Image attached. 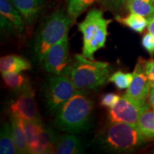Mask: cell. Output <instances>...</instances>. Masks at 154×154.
<instances>
[{
	"label": "cell",
	"mask_w": 154,
	"mask_h": 154,
	"mask_svg": "<svg viewBox=\"0 0 154 154\" xmlns=\"http://www.w3.org/2000/svg\"><path fill=\"white\" fill-rule=\"evenodd\" d=\"M42 65L48 74L70 77L73 61L69 55L68 35L50 48L46 54Z\"/></svg>",
	"instance_id": "8"
},
{
	"label": "cell",
	"mask_w": 154,
	"mask_h": 154,
	"mask_svg": "<svg viewBox=\"0 0 154 154\" xmlns=\"http://www.w3.org/2000/svg\"><path fill=\"white\" fill-rule=\"evenodd\" d=\"M131 0H101V5L103 9L109 11L116 16L124 9H126V5Z\"/></svg>",
	"instance_id": "25"
},
{
	"label": "cell",
	"mask_w": 154,
	"mask_h": 154,
	"mask_svg": "<svg viewBox=\"0 0 154 154\" xmlns=\"http://www.w3.org/2000/svg\"><path fill=\"white\" fill-rule=\"evenodd\" d=\"M0 153L15 154L17 150L13 137L10 121L5 123L2 128L0 135Z\"/></svg>",
	"instance_id": "19"
},
{
	"label": "cell",
	"mask_w": 154,
	"mask_h": 154,
	"mask_svg": "<svg viewBox=\"0 0 154 154\" xmlns=\"http://www.w3.org/2000/svg\"><path fill=\"white\" fill-rule=\"evenodd\" d=\"M111 71L109 63L91 60L77 54L74 56L70 79L76 89L94 91L109 82Z\"/></svg>",
	"instance_id": "4"
},
{
	"label": "cell",
	"mask_w": 154,
	"mask_h": 154,
	"mask_svg": "<svg viewBox=\"0 0 154 154\" xmlns=\"http://www.w3.org/2000/svg\"><path fill=\"white\" fill-rule=\"evenodd\" d=\"M133 79V73H124L121 71L111 75L109 82L113 83L120 90L127 89Z\"/></svg>",
	"instance_id": "24"
},
{
	"label": "cell",
	"mask_w": 154,
	"mask_h": 154,
	"mask_svg": "<svg viewBox=\"0 0 154 154\" xmlns=\"http://www.w3.org/2000/svg\"><path fill=\"white\" fill-rule=\"evenodd\" d=\"M137 128L140 134L147 140H154V109H148L138 119Z\"/></svg>",
	"instance_id": "18"
},
{
	"label": "cell",
	"mask_w": 154,
	"mask_h": 154,
	"mask_svg": "<svg viewBox=\"0 0 154 154\" xmlns=\"http://www.w3.org/2000/svg\"><path fill=\"white\" fill-rule=\"evenodd\" d=\"M151 108L148 100L134 99L124 94L114 106L109 109L107 123L136 124L142 113Z\"/></svg>",
	"instance_id": "7"
},
{
	"label": "cell",
	"mask_w": 154,
	"mask_h": 154,
	"mask_svg": "<svg viewBox=\"0 0 154 154\" xmlns=\"http://www.w3.org/2000/svg\"><path fill=\"white\" fill-rule=\"evenodd\" d=\"M120 96L114 93H107L104 94L102 97L101 101V104L103 106L109 108H112L116 105V103L119 101Z\"/></svg>",
	"instance_id": "26"
},
{
	"label": "cell",
	"mask_w": 154,
	"mask_h": 154,
	"mask_svg": "<svg viewBox=\"0 0 154 154\" xmlns=\"http://www.w3.org/2000/svg\"><path fill=\"white\" fill-rule=\"evenodd\" d=\"M10 124L12 134L16 144L17 153H29V146L26 132L22 126L20 119L11 116Z\"/></svg>",
	"instance_id": "16"
},
{
	"label": "cell",
	"mask_w": 154,
	"mask_h": 154,
	"mask_svg": "<svg viewBox=\"0 0 154 154\" xmlns=\"http://www.w3.org/2000/svg\"><path fill=\"white\" fill-rule=\"evenodd\" d=\"M151 152H152V153H154V149H153V151H152Z\"/></svg>",
	"instance_id": "31"
},
{
	"label": "cell",
	"mask_w": 154,
	"mask_h": 154,
	"mask_svg": "<svg viewBox=\"0 0 154 154\" xmlns=\"http://www.w3.org/2000/svg\"><path fill=\"white\" fill-rule=\"evenodd\" d=\"M148 140L136 124L106 123L97 134L96 143L101 151L111 153H130L141 149Z\"/></svg>",
	"instance_id": "1"
},
{
	"label": "cell",
	"mask_w": 154,
	"mask_h": 154,
	"mask_svg": "<svg viewBox=\"0 0 154 154\" xmlns=\"http://www.w3.org/2000/svg\"><path fill=\"white\" fill-rule=\"evenodd\" d=\"M77 91L69 76L49 74L42 87L44 106L49 113L55 114Z\"/></svg>",
	"instance_id": "6"
},
{
	"label": "cell",
	"mask_w": 154,
	"mask_h": 154,
	"mask_svg": "<svg viewBox=\"0 0 154 154\" xmlns=\"http://www.w3.org/2000/svg\"><path fill=\"white\" fill-rule=\"evenodd\" d=\"M26 23L22 15L9 0H0V27L10 35L21 36Z\"/></svg>",
	"instance_id": "10"
},
{
	"label": "cell",
	"mask_w": 154,
	"mask_h": 154,
	"mask_svg": "<svg viewBox=\"0 0 154 154\" xmlns=\"http://www.w3.org/2000/svg\"><path fill=\"white\" fill-rule=\"evenodd\" d=\"M126 9L130 13L148 18L154 14V4L152 0H131L126 5Z\"/></svg>",
	"instance_id": "22"
},
{
	"label": "cell",
	"mask_w": 154,
	"mask_h": 154,
	"mask_svg": "<svg viewBox=\"0 0 154 154\" xmlns=\"http://www.w3.org/2000/svg\"><path fill=\"white\" fill-rule=\"evenodd\" d=\"M94 107L86 91L78 90L55 113L54 123L61 131L78 134L88 130Z\"/></svg>",
	"instance_id": "2"
},
{
	"label": "cell",
	"mask_w": 154,
	"mask_h": 154,
	"mask_svg": "<svg viewBox=\"0 0 154 154\" xmlns=\"http://www.w3.org/2000/svg\"><path fill=\"white\" fill-rule=\"evenodd\" d=\"M152 2H153V4H154V0H152Z\"/></svg>",
	"instance_id": "32"
},
{
	"label": "cell",
	"mask_w": 154,
	"mask_h": 154,
	"mask_svg": "<svg viewBox=\"0 0 154 154\" xmlns=\"http://www.w3.org/2000/svg\"><path fill=\"white\" fill-rule=\"evenodd\" d=\"M144 62L145 60L142 58H140L136 62L133 72L132 82L125 92V95L137 99H148L151 84L146 73Z\"/></svg>",
	"instance_id": "11"
},
{
	"label": "cell",
	"mask_w": 154,
	"mask_h": 154,
	"mask_svg": "<svg viewBox=\"0 0 154 154\" xmlns=\"http://www.w3.org/2000/svg\"><path fill=\"white\" fill-rule=\"evenodd\" d=\"M112 20L105 18L102 9H90L82 22L78 24V29L83 35L82 54L94 60V54L106 47L108 27Z\"/></svg>",
	"instance_id": "5"
},
{
	"label": "cell",
	"mask_w": 154,
	"mask_h": 154,
	"mask_svg": "<svg viewBox=\"0 0 154 154\" xmlns=\"http://www.w3.org/2000/svg\"><path fill=\"white\" fill-rule=\"evenodd\" d=\"M32 68L29 61L17 55H7L0 59V71L3 73H22Z\"/></svg>",
	"instance_id": "14"
},
{
	"label": "cell",
	"mask_w": 154,
	"mask_h": 154,
	"mask_svg": "<svg viewBox=\"0 0 154 154\" xmlns=\"http://www.w3.org/2000/svg\"><path fill=\"white\" fill-rule=\"evenodd\" d=\"M144 65H145L146 73L149 78L151 87L154 86V59L145 60Z\"/></svg>",
	"instance_id": "28"
},
{
	"label": "cell",
	"mask_w": 154,
	"mask_h": 154,
	"mask_svg": "<svg viewBox=\"0 0 154 154\" xmlns=\"http://www.w3.org/2000/svg\"><path fill=\"white\" fill-rule=\"evenodd\" d=\"M2 76L7 88L15 93L19 94L32 88L28 77L22 73H3Z\"/></svg>",
	"instance_id": "17"
},
{
	"label": "cell",
	"mask_w": 154,
	"mask_h": 154,
	"mask_svg": "<svg viewBox=\"0 0 154 154\" xmlns=\"http://www.w3.org/2000/svg\"><path fill=\"white\" fill-rule=\"evenodd\" d=\"M115 19L120 24L128 26L131 29L138 33H141L147 27L148 19L141 15L130 13L126 17H121L120 15H116Z\"/></svg>",
	"instance_id": "20"
},
{
	"label": "cell",
	"mask_w": 154,
	"mask_h": 154,
	"mask_svg": "<svg viewBox=\"0 0 154 154\" xmlns=\"http://www.w3.org/2000/svg\"><path fill=\"white\" fill-rule=\"evenodd\" d=\"M57 136H56L51 127L44 126L38 141L30 153H54V144Z\"/></svg>",
	"instance_id": "15"
},
{
	"label": "cell",
	"mask_w": 154,
	"mask_h": 154,
	"mask_svg": "<svg viewBox=\"0 0 154 154\" xmlns=\"http://www.w3.org/2000/svg\"><path fill=\"white\" fill-rule=\"evenodd\" d=\"M22 15L26 25L35 22L44 9V0H9Z\"/></svg>",
	"instance_id": "12"
},
{
	"label": "cell",
	"mask_w": 154,
	"mask_h": 154,
	"mask_svg": "<svg viewBox=\"0 0 154 154\" xmlns=\"http://www.w3.org/2000/svg\"><path fill=\"white\" fill-rule=\"evenodd\" d=\"M142 46L151 57L154 54V36L148 32L142 38Z\"/></svg>",
	"instance_id": "27"
},
{
	"label": "cell",
	"mask_w": 154,
	"mask_h": 154,
	"mask_svg": "<svg viewBox=\"0 0 154 154\" xmlns=\"http://www.w3.org/2000/svg\"><path fill=\"white\" fill-rule=\"evenodd\" d=\"M147 100L152 109H154V86L151 87Z\"/></svg>",
	"instance_id": "30"
},
{
	"label": "cell",
	"mask_w": 154,
	"mask_h": 154,
	"mask_svg": "<svg viewBox=\"0 0 154 154\" xmlns=\"http://www.w3.org/2000/svg\"><path fill=\"white\" fill-rule=\"evenodd\" d=\"M74 22L66 9L63 8L54 11L44 19L32 42V53L38 63L42 64L50 48L68 35Z\"/></svg>",
	"instance_id": "3"
},
{
	"label": "cell",
	"mask_w": 154,
	"mask_h": 154,
	"mask_svg": "<svg viewBox=\"0 0 154 154\" xmlns=\"http://www.w3.org/2000/svg\"><path fill=\"white\" fill-rule=\"evenodd\" d=\"M84 151L81 138L72 133L57 136L54 144V153L80 154Z\"/></svg>",
	"instance_id": "13"
},
{
	"label": "cell",
	"mask_w": 154,
	"mask_h": 154,
	"mask_svg": "<svg viewBox=\"0 0 154 154\" xmlns=\"http://www.w3.org/2000/svg\"><path fill=\"white\" fill-rule=\"evenodd\" d=\"M101 0H66V11L74 21L86 9Z\"/></svg>",
	"instance_id": "23"
},
{
	"label": "cell",
	"mask_w": 154,
	"mask_h": 154,
	"mask_svg": "<svg viewBox=\"0 0 154 154\" xmlns=\"http://www.w3.org/2000/svg\"><path fill=\"white\" fill-rule=\"evenodd\" d=\"M148 25L147 29L148 32L154 36V14L148 17Z\"/></svg>",
	"instance_id": "29"
},
{
	"label": "cell",
	"mask_w": 154,
	"mask_h": 154,
	"mask_svg": "<svg viewBox=\"0 0 154 154\" xmlns=\"http://www.w3.org/2000/svg\"><path fill=\"white\" fill-rule=\"evenodd\" d=\"M8 111L11 116L17 118L29 121H42L32 88L19 94L16 99L10 102Z\"/></svg>",
	"instance_id": "9"
},
{
	"label": "cell",
	"mask_w": 154,
	"mask_h": 154,
	"mask_svg": "<svg viewBox=\"0 0 154 154\" xmlns=\"http://www.w3.org/2000/svg\"><path fill=\"white\" fill-rule=\"evenodd\" d=\"M22 126L27 136L29 146V153L31 151L34 149L37 143L38 137L44 128L42 121H29L21 119Z\"/></svg>",
	"instance_id": "21"
}]
</instances>
